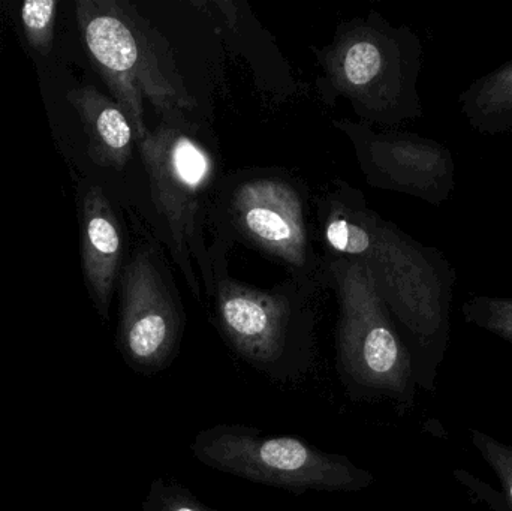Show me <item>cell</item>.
Segmentation results:
<instances>
[{
	"label": "cell",
	"instance_id": "3",
	"mask_svg": "<svg viewBox=\"0 0 512 511\" xmlns=\"http://www.w3.org/2000/svg\"><path fill=\"white\" fill-rule=\"evenodd\" d=\"M192 455L204 467L295 497L306 492H358L372 473L339 453L325 452L297 435L265 434L240 423H219L195 435Z\"/></svg>",
	"mask_w": 512,
	"mask_h": 511
},
{
	"label": "cell",
	"instance_id": "11",
	"mask_svg": "<svg viewBox=\"0 0 512 511\" xmlns=\"http://www.w3.org/2000/svg\"><path fill=\"white\" fill-rule=\"evenodd\" d=\"M122 255V230L116 213L102 188L90 186L81 212V261L96 308L105 320Z\"/></svg>",
	"mask_w": 512,
	"mask_h": 511
},
{
	"label": "cell",
	"instance_id": "10",
	"mask_svg": "<svg viewBox=\"0 0 512 511\" xmlns=\"http://www.w3.org/2000/svg\"><path fill=\"white\" fill-rule=\"evenodd\" d=\"M367 167L384 188L441 204L453 192L456 165L447 147L409 135H381L369 143Z\"/></svg>",
	"mask_w": 512,
	"mask_h": 511
},
{
	"label": "cell",
	"instance_id": "7",
	"mask_svg": "<svg viewBox=\"0 0 512 511\" xmlns=\"http://www.w3.org/2000/svg\"><path fill=\"white\" fill-rule=\"evenodd\" d=\"M185 323L179 297L161 267L147 252H138L123 273L117 338L129 368L147 377L165 371L179 354Z\"/></svg>",
	"mask_w": 512,
	"mask_h": 511
},
{
	"label": "cell",
	"instance_id": "17",
	"mask_svg": "<svg viewBox=\"0 0 512 511\" xmlns=\"http://www.w3.org/2000/svg\"><path fill=\"white\" fill-rule=\"evenodd\" d=\"M472 443L495 471L512 504V447L478 431H472Z\"/></svg>",
	"mask_w": 512,
	"mask_h": 511
},
{
	"label": "cell",
	"instance_id": "5",
	"mask_svg": "<svg viewBox=\"0 0 512 511\" xmlns=\"http://www.w3.org/2000/svg\"><path fill=\"white\" fill-rule=\"evenodd\" d=\"M421 44L411 30L367 26L336 48L331 72L346 92L366 99L382 122L396 123L423 114L417 84Z\"/></svg>",
	"mask_w": 512,
	"mask_h": 511
},
{
	"label": "cell",
	"instance_id": "9",
	"mask_svg": "<svg viewBox=\"0 0 512 511\" xmlns=\"http://www.w3.org/2000/svg\"><path fill=\"white\" fill-rule=\"evenodd\" d=\"M233 216L259 248L292 269H307L310 249L303 203L288 182L255 179L243 183L233 198Z\"/></svg>",
	"mask_w": 512,
	"mask_h": 511
},
{
	"label": "cell",
	"instance_id": "1",
	"mask_svg": "<svg viewBox=\"0 0 512 511\" xmlns=\"http://www.w3.org/2000/svg\"><path fill=\"white\" fill-rule=\"evenodd\" d=\"M324 206L328 248L369 270L391 314L418 344L444 335L456 282L444 255L384 221L352 192L331 195Z\"/></svg>",
	"mask_w": 512,
	"mask_h": 511
},
{
	"label": "cell",
	"instance_id": "6",
	"mask_svg": "<svg viewBox=\"0 0 512 511\" xmlns=\"http://www.w3.org/2000/svg\"><path fill=\"white\" fill-rule=\"evenodd\" d=\"M78 29L93 65L123 108L137 141L146 137L143 99L168 102L174 96L165 78L155 75V56L132 15L111 0H78ZM173 101L176 99L173 98Z\"/></svg>",
	"mask_w": 512,
	"mask_h": 511
},
{
	"label": "cell",
	"instance_id": "16",
	"mask_svg": "<svg viewBox=\"0 0 512 511\" xmlns=\"http://www.w3.org/2000/svg\"><path fill=\"white\" fill-rule=\"evenodd\" d=\"M463 315L469 323L512 342V299L474 297L463 305Z\"/></svg>",
	"mask_w": 512,
	"mask_h": 511
},
{
	"label": "cell",
	"instance_id": "8",
	"mask_svg": "<svg viewBox=\"0 0 512 511\" xmlns=\"http://www.w3.org/2000/svg\"><path fill=\"white\" fill-rule=\"evenodd\" d=\"M138 147L149 174L153 203L170 228L174 251L185 269L197 231L201 194L212 177V159L191 135L165 125L147 132Z\"/></svg>",
	"mask_w": 512,
	"mask_h": 511
},
{
	"label": "cell",
	"instance_id": "12",
	"mask_svg": "<svg viewBox=\"0 0 512 511\" xmlns=\"http://www.w3.org/2000/svg\"><path fill=\"white\" fill-rule=\"evenodd\" d=\"M66 99L83 123L90 159L99 167L123 170L137 140L123 108L93 86L68 90Z\"/></svg>",
	"mask_w": 512,
	"mask_h": 511
},
{
	"label": "cell",
	"instance_id": "2",
	"mask_svg": "<svg viewBox=\"0 0 512 511\" xmlns=\"http://www.w3.org/2000/svg\"><path fill=\"white\" fill-rule=\"evenodd\" d=\"M339 299L336 368L352 401L387 396L409 404L415 366L369 270L351 258L328 264Z\"/></svg>",
	"mask_w": 512,
	"mask_h": 511
},
{
	"label": "cell",
	"instance_id": "14",
	"mask_svg": "<svg viewBox=\"0 0 512 511\" xmlns=\"http://www.w3.org/2000/svg\"><path fill=\"white\" fill-rule=\"evenodd\" d=\"M143 511H222L207 506L191 489L170 477H156L144 498Z\"/></svg>",
	"mask_w": 512,
	"mask_h": 511
},
{
	"label": "cell",
	"instance_id": "15",
	"mask_svg": "<svg viewBox=\"0 0 512 511\" xmlns=\"http://www.w3.org/2000/svg\"><path fill=\"white\" fill-rule=\"evenodd\" d=\"M56 11V0H29L21 5L24 35L30 47L42 56L50 54L53 48Z\"/></svg>",
	"mask_w": 512,
	"mask_h": 511
},
{
	"label": "cell",
	"instance_id": "4",
	"mask_svg": "<svg viewBox=\"0 0 512 511\" xmlns=\"http://www.w3.org/2000/svg\"><path fill=\"white\" fill-rule=\"evenodd\" d=\"M219 333L231 350L274 381H297L315 363L313 320L288 293H265L236 281L213 288Z\"/></svg>",
	"mask_w": 512,
	"mask_h": 511
},
{
	"label": "cell",
	"instance_id": "13",
	"mask_svg": "<svg viewBox=\"0 0 512 511\" xmlns=\"http://www.w3.org/2000/svg\"><path fill=\"white\" fill-rule=\"evenodd\" d=\"M460 111L484 135L512 131V60L478 78L459 96Z\"/></svg>",
	"mask_w": 512,
	"mask_h": 511
}]
</instances>
